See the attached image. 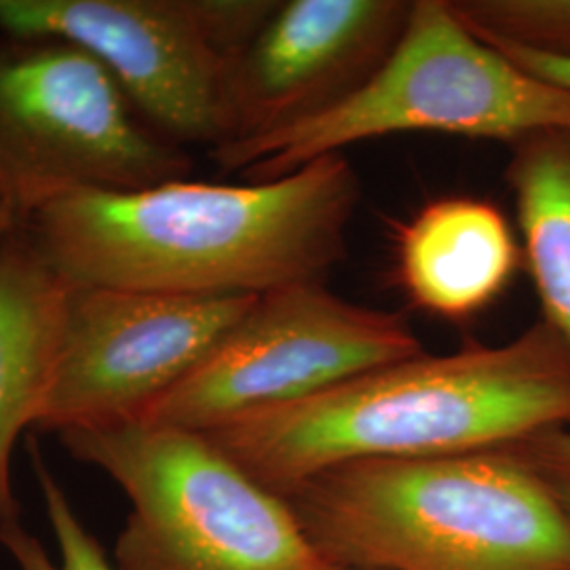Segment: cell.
<instances>
[{"mask_svg": "<svg viewBox=\"0 0 570 570\" xmlns=\"http://www.w3.org/2000/svg\"><path fill=\"white\" fill-rule=\"evenodd\" d=\"M190 169L89 51L0 35V205L21 226L72 193H136Z\"/></svg>", "mask_w": 570, "mask_h": 570, "instance_id": "8992f818", "label": "cell"}, {"mask_svg": "<svg viewBox=\"0 0 570 570\" xmlns=\"http://www.w3.org/2000/svg\"><path fill=\"white\" fill-rule=\"evenodd\" d=\"M510 148L505 180L543 322L570 353V127L530 134Z\"/></svg>", "mask_w": 570, "mask_h": 570, "instance_id": "4fadbf2b", "label": "cell"}, {"mask_svg": "<svg viewBox=\"0 0 570 570\" xmlns=\"http://www.w3.org/2000/svg\"><path fill=\"white\" fill-rule=\"evenodd\" d=\"M570 522V428H550L510 444Z\"/></svg>", "mask_w": 570, "mask_h": 570, "instance_id": "2e32d148", "label": "cell"}, {"mask_svg": "<svg viewBox=\"0 0 570 570\" xmlns=\"http://www.w3.org/2000/svg\"><path fill=\"white\" fill-rule=\"evenodd\" d=\"M421 353L402 313L348 303L320 279L282 285L138 421L207 433Z\"/></svg>", "mask_w": 570, "mask_h": 570, "instance_id": "ba28073f", "label": "cell"}, {"mask_svg": "<svg viewBox=\"0 0 570 570\" xmlns=\"http://www.w3.org/2000/svg\"><path fill=\"white\" fill-rule=\"evenodd\" d=\"M410 7L406 0L279 2L228 70L223 144L265 136L357 89L387 60Z\"/></svg>", "mask_w": 570, "mask_h": 570, "instance_id": "30bf717a", "label": "cell"}, {"mask_svg": "<svg viewBox=\"0 0 570 570\" xmlns=\"http://www.w3.org/2000/svg\"><path fill=\"white\" fill-rule=\"evenodd\" d=\"M326 570H346V569H332V567H327Z\"/></svg>", "mask_w": 570, "mask_h": 570, "instance_id": "d6986e66", "label": "cell"}, {"mask_svg": "<svg viewBox=\"0 0 570 570\" xmlns=\"http://www.w3.org/2000/svg\"><path fill=\"white\" fill-rule=\"evenodd\" d=\"M28 454L42 494L53 537L58 541L60 562H53L41 539L21 524L18 518L0 520V546L13 558L20 570H119L110 564L106 550L82 524L66 490L53 471L47 468L35 438H28Z\"/></svg>", "mask_w": 570, "mask_h": 570, "instance_id": "5bb4252c", "label": "cell"}, {"mask_svg": "<svg viewBox=\"0 0 570 570\" xmlns=\"http://www.w3.org/2000/svg\"><path fill=\"white\" fill-rule=\"evenodd\" d=\"M282 497L332 569L570 570V522L510 446L353 461Z\"/></svg>", "mask_w": 570, "mask_h": 570, "instance_id": "3957f363", "label": "cell"}, {"mask_svg": "<svg viewBox=\"0 0 570 570\" xmlns=\"http://www.w3.org/2000/svg\"><path fill=\"white\" fill-rule=\"evenodd\" d=\"M550 428H570V353L541 320L505 345L421 353L204 435L282 497L334 465L503 449Z\"/></svg>", "mask_w": 570, "mask_h": 570, "instance_id": "7a4b0ae2", "label": "cell"}, {"mask_svg": "<svg viewBox=\"0 0 570 570\" xmlns=\"http://www.w3.org/2000/svg\"><path fill=\"white\" fill-rule=\"evenodd\" d=\"M70 292L23 228L0 239V520L20 515L13 450L51 387Z\"/></svg>", "mask_w": 570, "mask_h": 570, "instance_id": "8fae6325", "label": "cell"}, {"mask_svg": "<svg viewBox=\"0 0 570 570\" xmlns=\"http://www.w3.org/2000/svg\"><path fill=\"white\" fill-rule=\"evenodd\" d=\"M450 4L478 37L570 58V0H450Z\"/></svg>", "mask_w": 570, "mask_h": 570, "instance_id": "9a60e30c", "label": "cell"}, {"mask_svg": "<svg viewBox=\"0 0 570 570\" xmlns=\"http://www.w3.org/2000/svg\"><path fill=\"white\" fill-rule=\"evenodd\" d=\"M518 263L508 218L473 197L431 202L395 237V275L407 298L449 320L487 308L505 292Z\"/></svg>", "mask_w": 570, "mask_h": 570, "instance_id": "7c38bea8", "label": "cell"}, {"mask_svg": "<svg viewBox=\"0 0 570 570\" xmlns=\"http://www.w3.org/2000/svg\"><path fill=\"white\" fill-rule=\"evenodd\" d=\"M61 446L104 471L131 510L119 570H326L284 497L204 433L125 421L63 429Z\"/></svg>", "mask_w": 570, "mask_h": 570, "instance_id": "5b68a950", "label": "cell"}, {"mask_svg": "<svg viewBox=\"0 0 570 570\" xmlns=\"http://www.w3.org/2000/svg\"><path fill=\"white\" fill-rule=\"evenodd\" d=\"M20 228L21 225L18 223V218L0 205V239H4V237H9V235H13V233H16V230H20Z\"/></svg>", "mask_w": 570, "mask_h": 570, "instance_id": "ac0fdd59", "label": "cell"}, {"mask_svg": "<svg viewBox=\"0 0 570 570\" xmlns=\"http://www.w3.org/2000/svg\"><path fill=\"white\" fill-rule=\"evenodd\" d=\"M570 127V89L541 81L478 39L450 0H414L387 60L324 110L209 150L228 174L277 180L351 144L435 131L515 144Z\"/></svg>", "mask_w": 570, "mask_h": 570, "instance_id": "277c9868", "label": "cell"}, {"mask_svg": "<svg viewBox=\"0 0 570 570\" xmlns=\"http://www.w3.org/2000/svg\"><path fill=\"white\" fill-rule=\"evenodd\" d=\"M478 39L492 45L497 51H501L508 60L513 61L518 68H522L524 72H529L532 77L570 89V58L537 53V51H529L524 47L497 41V39H484V37H478Z\"/></svg>", "mask_w": 570, "mask_h": 570, "instance_id": "e0dca14e", "label": "cell"}, {"mask_svg": "<svg viewBox=\"0 0 570 570\" xmlns=\"http://www.w3.org/2000/svg\"><path fill=\"white\" fill-rule=\"evenodd\" d=\"M279 0H0V35L53 37L102 61L176 146L225 142L226 77Z\"/></svg>", "mask_w": 570, "mask_h": 570, "instance_id": "52a82bcc", "label": "cell"}, {"mask_svg": "<svg viewBox=\"0 0 570 570\" xmlns=\"http://www.w3.org/2000/svg\"><path fill=\"white\" fill-rule=\"evenodd\" d=\"M256 298L72 284L60 360L35 429L60 433L142 419Z\"/></svg>", "mask_w": 570, "mask_h": 570, "instance_id": "9c48e42d", "label": "cell"}, {"mask_svg": "<svg viewBox=\"0 0 570 570\" xmlns=\"http://www.w3.org/2000/svg\"><path fill=\"white\" fill-rule=\"evenodd\" d=\"M357 204V171L338 153L266 183L72 193L21 228L70 284L261 296L345 261Z\"/></svg>", "mask_w": 570, "mask_h": 570, "instance_id": "6da1fadb", "label": "cell"}]
</instances>
